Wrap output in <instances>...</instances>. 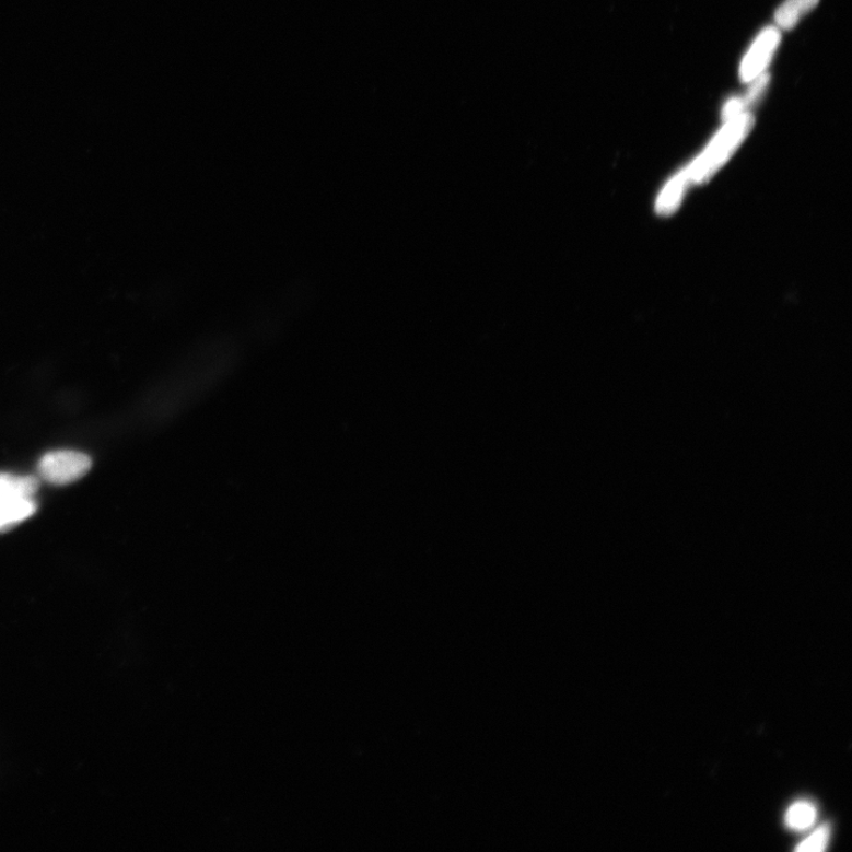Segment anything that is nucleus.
Returning <instances> with one entry per match:
<instances>
[{
	"instance_id": "obj_1",
	"label": "nucleus",
	"mask_w": 852,
	"mask_h": 852,
	"mask_svg": "<svg viewBox=\"0 0 852 852\" xmlns=\"http://www.w3.org/2000/svg\"><path fill=\"white\" fill-rule=\"evenodd\" d=\"M754 122V118L748 113L738 115V117L730 120L711 143V147L707 149L695 164L685 170L688 180L702 183L709 179L748 135Z\"/></svg>"
},
{
	"instance_id": "obj_2",
	"label": "nucleus",
	"mask_w": 852,
	"mask_h": 852,
	"mask_svg": "<svg viewBox=\"0 0 852 852\" xmlns=\"http://www.w3.org/2000/svg\"><path fill=\"white\" fill-rule=\"evenodd\" d=\"M91 468L92 459L89 455L72 451L48 453L38 465L40 478L57 486L79 481Z\"/></svg>"
},
{
	"instance_id": "obj_3",
	"label": "nucleus",
	"mask_w": 852,
	"mask_h": 852,
	"mask_svg": "<svg viewBox=\"0 0 852 852\" xmlns=\"http://www.w3.org/2000/svg\"><path fill=\"white\" fill-rule=\"evenodd\" d=\"M779 40H781V34L775 27L765 28L742 65L740 74L744 82L754 81L761 75L772 59Z\"/></svg>"
},
{
	"instance_id": "obj_4",
	"label": "nucleus",
	"mask_w": 852,
	"mask_h": 852,
	"mask_svg": "<svg viewBox=\"0 0 852 852\" xmlns=\"http://www.w3.org/2000/svg\"><path fill=\"white\" fill-rule=\"evenodd\" d=\"M37 511L34 498L0 499V532H5L33 516Z\"/></svg>"
},
{
	"instance_id": "obj_5",
	"label": "nucleus",
	"mask_w": 852,
	"mask_h": 852,
	"mask_svg": "<svg viewBox=\"0 0 852 852\" xmlns=\"http://www.w3.org/2000/svg\"><path fill=\"white\" fill-rule=\"evenodd\" d=\"M39 489L35 476H16L0 472V499L34 498Z\"/></svg>"
},
{
	"instance_id": "obj_6",
	"label": "nucleus",
	"mask_w": 852,
	"mask_h": 852,
	"mask_svg": "<svg viewBox=\"0 0 852 852\" xmlns=\"http://www.w3.org/2000/svg\"><path fill=\"white\" fill-rule=\"evenodd\" d=\"M754 81V85L750 86L744 98H733L730 101V103L724 108V112H722V117H724V120L730 121L738 117V115L746 113L749 107L756 105L765 91H767L770 78L769 75L763 74L759 75Z\"/></svg>"
},
{
	"instance_id": "obj_7",
	"label": "nucleus",
	"mask_w": 852,
	"mask_h": 852,
	"mask_svg": "<svg viewBox=\"0 0 852 852\" xmlns=\"http://www.w3.org/2000/svg\"><path fill=\"white\" fill-rule=\"evenodd\" d=\"M817 815V808L813 803L807 801L794 803L786 813V826L793 831H805L815 825Z\"/></svg>"
},
{
	"instance_id": "obj_8",
	"label": "nucleus",
	"mask_w": 852,
	"mask_h": 852,
	"mask_svg": "<svg viewBox=\"0 0 852 852\" xmlns=\"http://www.w3.org/2000/svg\"><path fill=\"white\" fill-rule=\"evenodd\" d=\"M818 0H786L775 13L777 24L783 28H791L797 24L804 13L810 11Z\"/></svg>"
},
{
	"instance_id": "obj_9",
	"label": "nucleus",
	"mask_w": 852,
	"mask_h": 852,
	"mask_svg": "<svg viewBox=\"0 0 852 852\" xmlns=\"http://www.w3.org/2000/svg\"><path fill=\"white\" fill-rule=\"evenodd\" d=\"M688 182L689 180L684 170L682 172L678 173V175L667 185L657 203V211L661 214L672 213L676 209L678 203H680V199L684 195V191L686 190Z\"/></svg>"
},
{
	"instance_id": "obj_10",
	"label": "nucleus",
	"mask_w": 852,
	"mask_h": 852,
	"mask_svg": "<svg viewBox=\"0 0 852 852\" xmlns=\"http://www.w3.org/2000/svg\"><path fill=\"white\" fill-rule=\"evenodd\" d=\"M830 828L822 826L813 835L808 836L797 848L800 852H820L825 851L830 841Z\"/></svg>"
}]
</instances>
